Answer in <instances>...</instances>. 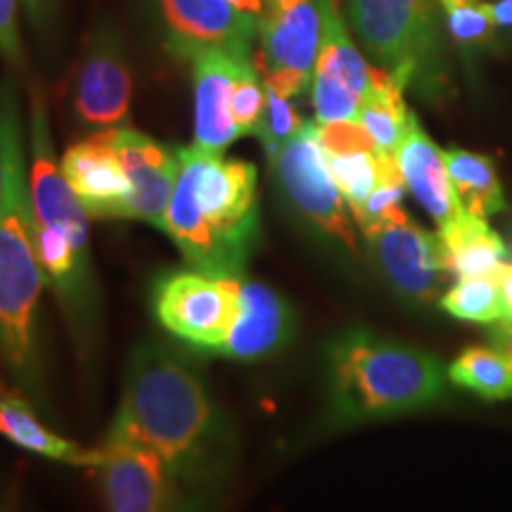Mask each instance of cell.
<instances>
[{"mask_svg":"<svg viewBox=\"0 0 512 512\" xmlns=\"http://www.w3.org/2000/svg\"><path fill=\"white\" fill-rule=\"evenodd\" d=\"M36 403L29 399L15 382L5 380L0 373V434L24 451L55 460V463L91 467L100 460L98 448H83L76 441L62 437L38 418Z\"/></svg>","mask_w":512,"mask_h":512,"instance_id":"ffe728a7","label":"cell"},{"mask_svg":"<svg viewBox=\"0 0 512 512\" xmlns=\"http://www.w3.org/2000/svg\"><path fill=\"white\" fill-rule=\"evenodd\" d=\"M0 195H3V138H0Z\"/></svg>","mask_w":512,"mask_h":512,"instance_id":"8d00e7d4","label":"cell"},{"mask_svg":"<svg viewBox=\"0 0 512 512\" xmlns=\"http://www.w3.org/2000/svg\"><path fill=\"white\" fill-rule=\"evenodd\" d=\"M98 451L95 470L107 512H181L164 460L124 418L114 415Z\"/></svg>","mask_w":512,"mask_h":512,"instance_id":"9c48e42d","label":"cell"},{"mask_svg":"<svg viewBox=\"0 0 512 512\" xmlns=\"http://www.w3.org/2000/svg\"><path fill=\"white\" fill-rule=\"evenodd\" d=\"M157 451L181 512H216L233 465V434L207 382L183 354L145 342L128 358L117 411Z\"/></svg>","mask_w":512,"mask_h":512,"instance_id":"6da1fadb","label":"cell"},{"mask_svg":"<svg viewBox=\"0 0 512 512\" xmlns=\"http://www.w3.org/2000/svg\"><path fill=\"white\" fill-rule=\"evenodd\" d=\"M34 29L43 31L53 24L57 12V0H19Z\"/></svg>","mask_w":512,"mask_h":512,"instance_id":"1f68e13d","label":"cell"},{"mask_svg":"<svg viewBox=\"0 0 512 512\" xmlns=\"http://www.w3.org/2000/svg\"><path fill=\"white\" fill-rule=\"evenodd\" d=\"M413 114L408 112L406 102H403V86L387 74L384 69H373V79H370L368 93L363 98L358 121L366 128L368 136L373 138L377 150L382 155L396 157V150L406 138L408 128L413 124Z\"/></svg>","mask_w":512,"mask_h":512,"instance_id":"603a6c76","label":"cell"},{"mask_svg":"<svg viewBox=\"0 0 512 512\" xmlns=\"http://www.w3.org/2000/svg\"><path fill=\"white\" fill-rule=\"evenodd\" d=\"M323 38L311 79V100L318 124L358 121L373 69L358 53L339 19L335 0H320Z\"/></svg>","mask_w":512,"mask_h":512,"instance_id":"7c38bea8","label":"cell"},{"mask_svg":"<svg viewBox=\"0 0 512 512\" xmlns=\"http://www.w3.org/2000/svg\"><path fill=\"white\" fill-rule=\"evenodd\" d=\"M256 166L242 159L178 147V176L164 233L192 271L245 278L261 233Z\"/></svg>","mask_w":512,"mask_h":512,"instance_id":"3957f363","label":"cell"},{"mask_svg":"<svg viewBox=\"0 0 512 512\" xmlns=\"http://www.w3.org/2000/svg\"><path fill=\"white\" fill-rule=\"evenodd\" d=\"M441 309L460 320L494 325L508 318L501 287L494 275L484 278H460L456 285L441 297Z\"/></svg>","mask_w":512,"mask_h":512,"instance_id":"484cf974","label":"cell"},{"mask_svg":"<svg viewBox=\"0 0 512 512\" xmlns=\"http://www.w3.org/2000/svg\"><path fill=\"white\" fill-rule=\"evenodd\" d=\"M448 370L437 356L375 335L349 330L328 349V408L337 425L394 418L446 399Z\"/></svg>","mask_w":512,"mask_h":512,"instance_id":"5b68a950","label":"cell"},{"mask_svg":"<svg viewBox=\"0 0 512 512\" xmlns=\"http://www.w3.org/2000/svg\"><path fill=\"white\" fill-rule=\"evenodd\" d=\"M17 5L19 0H0V57L10 67L22 69L27 57H24L22 34L17 24Z\"/></svg>","mask_w":512,"mask_h":512,"instance_id":"4dcf8cb0","label":"cell"},{"mask_svg":"<svg viewBox=\"0 0 512 512\" xmlns=\"http://www.w3.org/2000/svg\"><path fill=\"white\" fill-rule=\"evenodd\" d=\"M318 138L328 159L330 174L351 214H356L380 181L384 155L377 150L361 121L318 124Z\"/></svg>","mask_w":512,"mask_h":512,"instance_id":"d6986e66","label":"cell"},{"mask_svg":"<svg viewBox=\"0 0 512 512\" xmlns=\"http://www.w3.org/2000/svg\"><path fill=\"white\" fill-rule=\"evenodd\" d=\"M238 278H216L192 268H171L152 285V313L192 351L214 354L235 311Z\"/></svg>","mask_w":512,"mask_h":512,"instance_id":"ba28073f","label":"cell"},{"mask_svg":"<svg viewBox=\"0 0 512 512\" xmlns=\"http://www.w3.org/2000/svg\"><path fill=\"white\" fill-rule=\"evenodd\" d=\"M29 192L46 285L53 290L79 349L88 351L100 320L88 235L91 216L76 200L55 159L46 98L36 83L29 93Z\"/></svg>","mask_w":512,"mask_h":512,"instance_id":"277c9868","label":"cell"},{"mask_svg":"<svg viewBox=\"0 0 512 512\" xmlns=\"http://www.w3.org/2000/svg\"><path fill=\"white\" fill-rule=\"evenodd\" d=\"M439 5L444 10L448 31L458 43L475 46L494 36V12L486 0H439Z\"/></svg>","mask_w":512,"mask_h":512,"instance_id":"f1b7e54d","label":"cell"},{"mask_svg":"<svg viewBox=\"0 0 512 512\" xmlns=\"http://www.w3.org/2000/svg\"><path fill=\"white\" fill-rule=\"evenodd\" d=\"M3 195H0V366L34 403L46 401L38 313L46 285L36 249L29 162L17 83L0 81Z\"/></svg>","mask_w":512,"mask_h":512,"instance_id":"7a4b0ae2","label":"cell"},{"mask_svg":"<svg viewBox=\"0 0 512 512\" xmlns=\"http://www.w3.org/2000/svg\"><path fill=\"white\" fill-rule=\"evenodd\" d=\"M292 306L283 294L271 290L266 283L238 278L235 285V311L226 335L214 349V356L233 361H259L285 349L294 337Z\"/></svg>","mask_w":512,"mask_h":512,"instance_id":"5bb4252c","label":"cell"},{"mask_svg":"<svg viewBox=\"0 0 512 512\" xmlns=\"http://www.w3.org/2000/svg\"><path fill=\"white\" fill-rule=\"evenodd\" d=\"M396 164H399L406 188L411 190L420 207L439 223V228L463 214L451 176H448L444 152L422 131L418 119H413L406 138L396 150Z\"/></svg>","mask_w":512,"mask_h":512,"instance_id":"44dd1931","label":"cell"},{"mask_svg":"<svg viewBox=\"0 0 512 512\" xmlns=\"http://www.w3.org/2000/svg\"><path fill=\"white\" fill-rule=\"evenodd\" d=\"M498 287H501V294H503V302H505V309H508V318H512V264H505L498 266V271L494 273Z\"/></svg>","mask_w":512,"mask_h":512,"instance_id":"e575fe53","label":"cell"},{"mask_svg":"<svg viewBox=\"0 0 512 512\" xmlns=\"http://www.w3.org/2000/svg\"><path fill=\"white\" fill-rule=\"evenodd\" d=\"M370 254L387 283L408 302H432L441 283L439 238L408 219L406 211L366 233Z\"/></svg>","mask_w":512,"mask_h":512,"instance_id":"4fadbf2b","label":"cell"},{"mask_svg":"<svg viewBox=\"0 0 512 512\" xmlns=\"http://www.w3.org/2000/svg\"><path fill=\"white\" fill-rule=\"evenodd\" d=\"M256 38L261 55L254 64L266 86L287 98L309 91L323 38L320 0H266Z\"/></svg>","mask_w":512,"mask_h":512,"instance_id":"30bf717a","label":"cell"},{"mask_svg":"<svg viewBox=\"0 0 512 512\" xmlns=\"http://www.w3.org/2000/svg\"><path fill=\"white\" fill-rule=\"evenodd\" d=\"M448 380L484 401L512 399V358L498 347H470L448 366Z\"/></svg>","mask_w":512,"mask_h":512,"instance_id":"d4e9b609","label":"cell"},{"mask_svg":"<svg viewBox=\"0 0 512 512\" xmlns=\"http://www.w3.org/2000/svg\"><path fill=\"white\" fill-rule=\"evenodd\" d=\"M441 268L456 278H484L494 275L508 259V247L501 235L486 226L484 219L463 211L439 228Z\"/></svg>","mask_w":512,"mask_h":512,"instance_id":"7402d4cb","label":"cell"},{"mask_svg":"<svg viewBox=\"0 0 512 512\" xmlns=\"http://www.w3.org/2000/svg\"><path fill=\"white\" fill-rule=\"evenodd\" d=\"M444 159L463 211L479 219H489L505 209L503 185L489 157L453 147L444 152Z\"/></svg>","mask_w":512,"mask_h":512,"instance_id":"cb8c5ba5","label":"cell"},{"mask_svg":"<svg viewBox=\"0 0 512 512\" xmlns=\"http://www.w3.org/2000/svg\"><path fill=\"white\" fill-rule=\"evenodd\" d=\"M110 138L131 181L128 219L164 230L166 209L178 176V147L159 143L126 126L110 128Z\"/></svg>","mask_w":512,"mask_h":512,"instance_id":"e0dca14e","label":"cell"},{"mask_svg":"<svg viewBox=\"0 0 512 512\" xmlns=\"http://www.w3.org/2000/svg\"><path fill=\"white\" fill-rule=\"evenodd\" d=\"M491 339L496 342V347L505 351L512 358V318H505L501 323H494V328L489 330Z\"/></svg>","mask_w":512,"mask_h":512,"instance_id":"836d02e7","label":"cell"},{"mask_svg":"<svg viewBox=\"0 0 512 512\" xmlns=\"http://www.w3.org/2000/svg\"><path fill=\"white\" fill-rule=\"evenodd\" d=\"M266 107V86L264 79L259 76L254 62H247L240 69L238 81L233 88V100H230V110H233L235 126H238L240 138L256 136L261 126Z\"/></svg>","mask_w":512,"mask_h":512,"instance_id":"f546056e","label":"cell"},{"mask_svg":"<svg viewBox=\"0 0 512 512\" xmlns=\"http://www.w3.org/2000/svg\"><path fill=\"white\" fill-rule=\"evenodd\" d=\"M166 46L181 60L200 50H223L254 60L256 34L235 15L226 0H159Z\"/></svg>","mask_w":512,"mask_h":512,"instance_id":"9a60e30c","label":"cell"},{"mask_svg":"<svg viewBox=\"0 0 512 512\" xmlns=\"http://www.w3.org/2000/svg\"><path fill=\"white\" fill-rule=\"evenodd\" d=\"M133 81L119 36L110 27L93 31L72 79V112L81 126L110 131L128 121Z\"/></svg>","mask_w":512,"mask_h":512,"instance_id":"8fae6325","label":"cell"},{"mask_svg":"<svg viewBox=\"0 0 512 512\" xmlns=\"http://www.w3.org/2000/svg\"><path fill=\"white\" fill-rule=\"evenodd\" d=\"M60 166L91 219H128L131 181L114 150L110 131H95L69 147Z\"/></svg>","mask_w":512,"mask_h":512,"instance_id":"2e32d148","label":"cell"},{"mask_svg":"<svg viewBox=\"0 0 512 512\" xmlns=\"http://www.w3.org/2000/svg\"><path fill=\"white\" fill-rule=\"evenodd\" d=\"M226 3L233 8L235 15H238L242 22L254 31V34L259 31V22L266 10V0H226Z\"/></svg>","mask_w":512,"mask_h":512,"instance_id":"d6a6232c","label":"cell"},{"mask_svg":"<svg viewBox=\"0 0 512 512\" xmlns=\"http://www.w3.org/2000/svg\"><path fill=\"white\" fill-rule=\"evenodd\" d=\"M496 27H512V0H496L491 5Z\"/></svg>","mask_w":512,"mask_h":512,"instance_id":"d590c367","label":"cell"},{"mask_svg":"<svg viewBox=\"0 0 512 512\" xmlns=\"http://www.w3.org/2000/svg\"><path fill=\"white\" fill-rule=\"evenodd\" d=\"M358 41L403 88L430 98L439 91L441 60L432 0H349Z\"/></svg>","mask_w":512,"mask_h":512,"instance_id":"8992f818","label":"cell"},{"mask_svg":"<svg viewBox=\"0 0 512 512\" xmlns=\"http://www.w3.org/2000/svg\"><path fill=\"white\" fill-rule=\"evenodd\" d=\"M268 164L287 207L320 235L354 254L356 233L347 216V202L330 174L320 145L318 121H306Z\"/></svg>","mask_w":512,"mask_h":512,"instance_id":"52a82bcc","label":"cell"},{"mask_svg":"<svg viewBox=\"0 0 512 512\" xmlns=\"http://www.w3.org/2000/svg\"><path fill=\"white\" fill-rule=\"evenodd\" d=\"M192 64L195 91V145L223 155L240 138L230 100L240 69L247 62L223 50H200L188 60Z\"/></svg>","mask_w":512,"mask_h":512,"instance_id":"ac0fdd59","label":"cell"},{"mask_svg":"<svg viewBox=\"0 0 512 512\" xmlns=\"http://www.w3.org/2000/svg\"><path fill=\"white\" fill-rule=\"evenodd\" d=\"M266 86V83H264ZM294 98H287V95L278 93L275 88L266 86V107L264 117H261V126L256 138L264 145V152L268 159L278 155L283 147L290 143V140L297 136L299 128H302L306 121L299 117L297 107H294Z\"/></svg>","mask_w":512,"mask_h":512,"instance_id":"83f0119b","label":"cell"},{"mask_svg":"<svg viewBox=\"0 0 512 512\" xmlns=\"http://www.w3.org/2000/svg\"><path fill=\"white\" fill-rule=\"evenodd\" d=\"M403 192H406V181H403L399 164H396V157L384 155L380 181H377L375 190L370 192L366 204H363V207L354 214V219L363 235L370 233V230H375L377 226H382L384 221H389L392 216L403 211L401 207Z\"/></svg>","mask_w":512,"mask_h":512,"instance_id":"4316f807","label":"cell"}]
</instances>
